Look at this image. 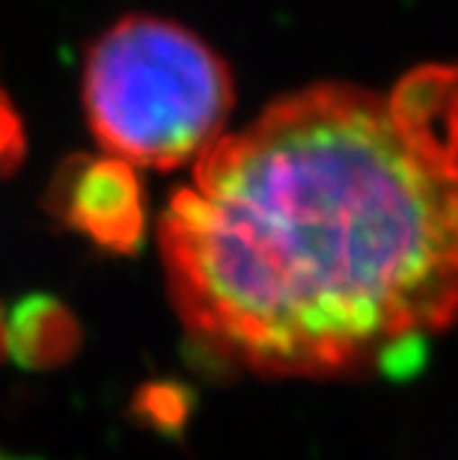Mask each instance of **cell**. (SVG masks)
<instances>
[{
	"label": "cell",
	"instance_id": "obj_1",
	"mask_svg": "<svg viewBox=\"0 0 458 460\" xmlns=\"http://www.w3.org/2000/svg\"><path fill=\"white\" fill-rule=\"evenodd\" d=\"M158 247L184 330L227 366L414 368L458 324V66L265 107L193 161Z\"/></svg>",
	"mask_w": 458,
	"mask_h": 460
},
{
	"label": "cell",
	"instance_id": "obj_2",
	"mask_svg": "<svg viewBox=\"0 0 458 460\" xmlns=\"http://www.w3.org/2000/svg\"><path fill=\"white\" fill-rule=\"evenodd\" d=\"M232 102L227 63L164 18H122L86 54V122L104 155L131 166L197 161L223 137Z\"/></svg>",
	"mask_w": 458,
	"mask_h": 460
},
{
	"label": "cell",
	"instance_id": "obj_3",
	"mask_svg": "<svg viewBox=\"0 0 458 460\" xmlns=\"http://www.w3.org/2000/svg\"><path fill=\"white\" fill-rule=\"evenodd\" d=\"M57 217L111 252H131L146 232V202L131 164L113 155L75 158L54 184Z\"/></svg>",
	"mask_w": 458,
	"mask_h": 460
},
{
	"label": "cell",
	"instance_id": "obj_4",
	"mask_svg": "<svg viewBox=\"0 0 458 460\" xmlns=\"http://www.w3.org/2000/svg\"><path fill=\"white\" fill-rule=\"evenodd\" d=\"M81 345V324L60 300L36 295L6 312V357L22 368H54Z\"/></svg>",
	"mask_w": 458,
	"mask_h": 460
},
{
	"label": "cell",
	"instance_id": "obj_5",
	"mask_svg": "<svg viewBox=\"0 0 458 460\" xmlns=\"http://www.w3.org/2000/svg\"><path fill=\"white\" fill-rule=\"evenodd\" d=\"M24 158V125L13 102L0 90V175L13 172Z\"/></svg>",
	"mask_w": 458,
	"mask_h": 460
},
{
	"label": "cell",
	"instance_id": "obj_6",
	"mask_svg": "<svg viewBox=\"0 0 458 460\" xmlns=\"http://www.w3.org/2000/svg\"><path fill=\"white\" fill-rule=\"evenodd\" d=\"M6 354V312L0 306V357Z\"/></svg>",
	"mask_w": 458,
	"mask_h": 460
},
{
	"label": "cell",
	"instance_id": "obj_7",
	"mask_svg": "<svg viewBox=\"0 0 458 460\" xmlns=\"http://www.w3.org/2000/svg\"><path fill=\"white\" fill-rule=\"evenodd\" d=\"M0 460H27V457H15V455H6V452H0Z\"/></svg>",
	"mask_w": 458,
	"mask_h": 460
}]
</instances>
